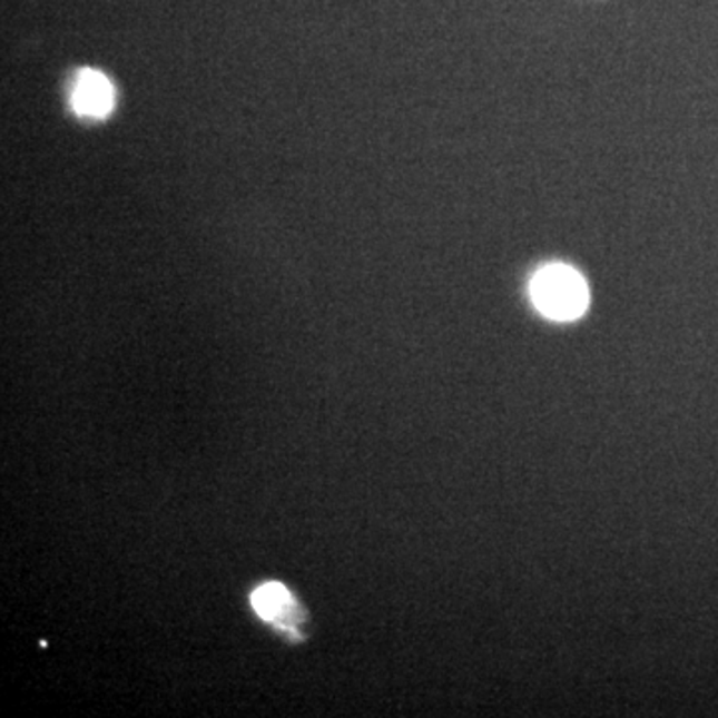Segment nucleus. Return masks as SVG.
<instances>
[{
    "label": "nucleus",
    "mask_w": 718,
    "mask_h": 718,
    "mask_svg": "<svg viewBox=\"0 0 718 718\" xmlns=\"http://www.w3.org/2000/svg\"><path fill=\"white\" fill-rule=\"evenodd\" d=\"M70 100L77 115L105 118L115 108V87L102 72L87 68L78 72Z\"/></svg>",
    "instance_id": "obj_2"
},
{
    "label": "nucleus",
    "mask_w": 718,
    "mask_h": 718,
    "mask_svg": "<svg viewBox=\"0 0 718 718\" xmlns=\"http://www.w3.org/2000/svg\"><path fill=\"white\" fill-rule=\"evenodd\" d=\"M531 297L543 316L569 322L583 316L589 306V289L584 279L567 266L539 269L531 282Z\"/></svg>",
    "instance_id": "obj_1"
},
{
    "label": "nucleus",
    "mask_w": 718,
    "mask_h": 718,
    "mask_svg": "<svg viewBox=\"0 0 718 718\" xmlns=\"http://www.w3.org/2000/svg\"><path fill=\"white\" fill-rule=\"evenodd\" d=\"M252 607L264 621L274 622L282 629H297L296 599L282 583H266L252 593Z\"/></svg>",
    "instance_id": "obj_3"
}]
</instances>
